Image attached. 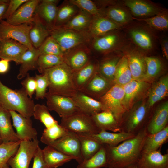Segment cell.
Masks as SVG:
<instances>
[{"label":"cell","instance_id":"cell-3","mask_svg":"<svg viewBox=\"0 0 168 168\" xmlns=\"http://www.w3.org/2000/svg\"><path fill=\"white\" fill-rule=\"evenodd\" d=\"M0 99L3 108L17 112L26 118L33 116L35 104L22 87L13 90L4 85L0 80Z\"/></svg>","mask_w":168,"mask_h":168},{"label":"cell","instance_id":"cell-49","mask_svg":"<svg viewBox=\"0 0 168 168\" xmlns=\"http://www.w3.org/2000/svg\"><path fill=\"white\" fill-rule=\"evenodd\" d=\"M64 62L63 56L52 54L40 55L38 60V71L50 68Z\"/></svg>","mask_w":168,"mask_h":168},{"label":"cell","instance_id":"cell-48","mask_svg":"<svg viewBox=\"0 0 168 168\" xmlns=\"http://www.w3.org/2000/svg\"><path fill=\"white\" fill-rule=\"evenodd\" d=\"M38 49L40 55L52 54L63 56L64 53L58 42L50 35Z\"/></svg>","mask_w":168,"mask_h":168},{"label":"cell","instance_id":"cell-59","mask_svg":"<svg viewBox=\"0 0 168 168\" xmlns=\"http://www.w3.org/2000/svg\"><path fill=\"white\" fill-rule=\"evenodd\" d=\"M3 108V107H2V105L1 101V100H0V109H1V108Z\"/></svg>","mask_w":168,"mask_h":168},{"label":"cell","instance_id":"cell-45","mask_svg":"<svg viewBox=\"0 0 168 168\" xmlns=\"http://www.w3.org/2000/svg\"><path fill=\"white\" fill-rule=\"evenodd\" d=\"M49 111L44 104H39L35 105L33 110V116L35 119L42 123L46 128H49L58 123L51 115Z\"/></svg>","mask_w":168,"mask_h":168},{"label":"cell","instance_id":"cell-19","mask_svg":"<svg viewBox=\"0 0 168 168\" xmlns=\"http://www.w3.org/2000/svg\"><path fill=\"white\" fill-rule=\"evenodd\" d=\"M124 49V55L127 58L133 79L141 81L146 71L145 56L136 49L128 47Z\"/></svg>","mask_w":168,"mask_h":168},{"label":"cell","instance_id":"cell-7","mask_svg":"<svg viewBox=\"0 0 168 168\" xmlns=\"http://www.w3.org/2000/svg\"><path fill=\"white\" fill-rule=\"evenodd\" d=\"M32 24L24 23L20 25L10 24L2 20L0 22V38L2 39H11L22 44L29 49L33 46L29 36Z\"/></svg>","mask_w":168,"mask_h":168},{"label":"cell","instance_id":"cell-10","mask_svg":"<svg viewBox=\"0 0 168 168\" xmlns=\"http://www.w3.org/2000/svg\"><path fill=\"white\" fill-rule=\"evenodd\" d=\"M45 144L67 155L75 157L78 164L83 161L81 155L80 141L76 133L69 132L63 137Z\"/></svg>","mask_w":168,"mask_h":168},{"label":"cell","instance_id":"cell-18","mask_svg":"<svg viewBox=\"0 0 168 168\" xmlns=\"http://www.w3.org/2000/svg\"><path fill=\"white\" fill-rule=\"evenodd\" d=\"M28 49L19 42L11 39L0 41V58L20 64L22 56Z\"/></svg>","mask_w":168,"mask_h":168},{"label":"cell","instance_id":"cell-43","mask_svg":"<svg viewBox=\"0 0 168 168\" xmlns=\"http://www.w3.org/2000/svg\"><path fill=\"white\" fill-rule=\"evenodd\" d=\"M107 158L105 147L103 144L99 150L88 159L78 164L77 168H106Z\"/></svg>","mask_w":168,"mask_h":168},{"label":"cell","instance_id":"cell-56","mask_svg":"<svg viewBox=\"0 0 168 168\" xmlns=\"http://www.w3.org/2000/svg\"><path fill=\"white\" fill-rule=\"evenodd\" d=\"M10 62L4 59L0 60V73H5L8 71L9 69Z\"/></svg>","mask_w":168,"mask_h":168},{"label":"cell","instance_id":"cell-30","mask_svg":"<svg viewBox=\"0 0 168 168\" xmlns=\"http://www.w3.org/2000/svg\"><path fill=\"white\" fill-rule=\"evenodd\" d=\"M9 110L0 109V136L2 142H15L21 141L13 128Z\"/></svg>","mask_w":168,"mask_h":168},{"label":"cell","instance_id":"cell-20","mask_svg":"<svg viewBox=\"0 0 168 168\" xmlns=\"http://www.w3.org/2000/svg\"><path fill=\"white\" fill-rule=\"evenodd\" d=\"M40 2L39 0H27L5 21L13 25L24 23L32 24L34 19L35 11Z\"/></svg>","mask_w":168,"mask_h":168},{"label":"cell","instance_id":"cell-35","mask_svg":"<svg viewBox=\"0 0 168 168\" xmlns=\"http://www.w3.org/2000/svg\"><path fill=\"white\" fill-rule=\"evenodd\" d=\"M168 139V125L156 133L148 134L144 141L142 153H148L157 150Z\"/></svg>","mask_w":168,"mask_h":168},{"label":"cell","instance_id":"cell-14","mask_svg":"<svg viewBox=\"0 0 168 168\" xmlns=\"http://www.w3.org/2000/svg\"><path fill=\"white\" fill-rule=\"evenodd\" d=\"M91 54L89 45L82 44L67 51L63 57L64 62L74 71L86 65L92 58Z\"/></svg>","mask_w":168,"mask_h":168},{"label":"cell","instance_id":"cell-26","mask_svg":"<svg viewBox=\"0 0 168 168\" xmlns=\"http://www.w3.org/2000/svg\"><path fill=\"white\" fill-rule=\"evenodd\" d=\"M71 98L81 111L90 115L104 111L103 106L100 101L80 91H77Z\"/></svg>","mask_w":168,"mask_h":168},{"label":"cell","instance_id":"cell-33","mask_svg":"<svg viewBox=\"0 0 168 168\" xmlns=\"http://www.w3.org/2000/svg\"><path fill=\"white\" fill-rule=\"evenodd\" d=\"M49 35V30L35 14L34 20L29 33V38L33 46L38 49Z\"/></svg>","mask_w":168,"mask_h":168},{"label":"cell","instance_id":"cell-40","mask_svg":"<svg viewBox=\"0 0 168 168\" xmlns=\"http://www.w3.org/2000/svg\"><path fill=\"white\" fill-rule=\"evenodd\" d=\"M144 59L146 71L141 81L151 84L160 73L162 68V64L161 60L155 57L145 56Z\"/></svg>","mask_w":168,"mask_h":168},{"label":"cell","instance_id":"cell-55","mask_svg":"<svg viewBox=\"0 0 168 168\" xmlns=\"http://www.w3.org/2000/svg\"><path fill=\"white\" fill-rule=\"evenodd\" d=\"M9 0H0V22L3 20V17L5 14L8 5Z\"/></svg>","mask_w":168,"mask_h":168},{"label":"cell","instance_id":"cell-27","mask_svg":"<svg viewBox=\"0 0 168 168\" xmlns=\"http://www.w3.org/2000/svg\"><path fill=\"white\" fill-rule=\"evenodd\" d=\"M121 26L105 16H93L87 32L93 38L118 30Z\"/></svg>","mask_w":168,"mask_h":168},{"label":"cell","instance_id":"cell-22","mask_svg":"<svg viewBox=\"0 0 168 168\" xmlns=\"http://www.w3.org/2000/svg\"><path fill=\"white\" fill-rule=\"evenodd\" d=\"M92 139L101 144L115 146L120 143L134 137L136 134L124 131L111 133L101 130L96 134L79 133Z\"/></svg>","mask_w":168,"mask_h":168},{"label":"cell","instance_id":"cell-47","mask_svg":"<svg viewBox=\"0 0 168 168\" xmlns=\"http://www.w3.org/2000/svg\"><path fill=\"white\" fill-rule=\"evenodd\" d=\"M69 132L58 123L44 130L40 138V141L45 144L46 142L56 140L63 137Z\"/></svg>","mask_w":168,"mask_h":168},{"label":"cell","instance_id":"cell-61","mask_svg":"<svg viewBox=\"0 0 168 168\" xmlns=\"http://www.w3.org/2000/svg\"><path fill=\"white\" fill-rule=\"evenodd\" d=\"M1 40V39L0 38V41Z\"/></svg>","mask_w":168,"mask_h":168},{"label":"cell","instance_id":"cell-51","mask_svg":"<svg viewBox=\"0 0 168 168\" xmlns=\"http://www.w3.org/2000/svg\"><path fill=\"white\" fill-rule=\"evenodd\" d=\"M35 77L36 82L35 98L37 100L44 99L45 98L48 86L47 78L43 74L40 75L36 74Z\"/></svg>","mask_w":168,"mask_h":168},{"label":"cell","instance_id":"cell-23","mask_svg":"<svg viewBox=\"0 0 168 168\" xmlns=\"http://www.w3.org/2000/svg\"><path fill=\"white\" fill-rule=\"evenodd\" d=\"M98 62L91 59L81 68L72 71L73 83L77 91H81L98 71Z\"/></svg>","mask_w":168,"mask_h":168},{"label":"cell","instance_id":"cell-53","mask_svg":"<svg viewBox=\"0 0 168 168\" xmlns=\"http://www.w3.org/2000/svg\"><path fill=\"white\" fill-rule=\"evenodd\" d=\"M32 168H49L44 159L43 150L37 147L34 153Z\"/></svg>","mask_w":168,"mask_h":168},{"label":"cell","instance_id":"cell-25","mask_svg":"<svg viewBox=\"0 0 168 168\" xmlns=\"http://www.w3.org/2000/svg\"><path fill=\"white\" fill-rule=\"evenodd\" d=\"M124 4L137 17L154 16L163 10L152 2L141 0H127Z\"/></svg>","mask_w":168,"mask_h":168},{"label":"cell","instance_id":"cell-57","mask_svg":"<svg viewBox=\"0 0 168 168\" xmlns=\"http://www.w3.org/2000/svg\"><path fill=\"white\" fill-rule=\"evenodd\" d=\"M161 47L163 55L167 59H168V41L166 39L163 40L161 43Z\"/></svg>","mask_w":168,"mask_h":168},{"label":"cell","instance_id":"cell-1","mask_svg":"<svg viewBox=\"0 0 168 168\" xmlns=\"http://www.w3.org/2000/svg\"><path fill=\"white\" fill-rule=\"evenodd\" d=\"M148 134L146 127L145 126L134 137L116 146L104 144L107 156L106 168H126L136 165L141 155Z\"/></svg>","mask_w":168,"mask_h":168},{"label":"cell","instance_id":"cell-42","mask_svg":"<svg viewBox=\"0 0 168 168\" xmlns=\"http://www.w3.org/2000/svg\"><path fill=\"white\" fill-rule=\"evenodd\" d=\"M76 134L80 141L81 155L83 161L94 155L103 145L80 134L76 133Z\"/></svg>","mask_w":168,"mask_h":168},{"label":"cell","instance_id":"cell-2","mask_svg":"<svg viewBox=\"0 0 168 168\" xmlns=\"http://www.w3.org/2000/svg\"><path fill=\"white\" fill-rule=\"evenodd\" d=\"M38 71L47 78L49 92L71 97L77 91L73 82L72 70L64 62Z\"/></svg>","mask_w":168,"mask_h":168},{"label":"cell","instance_id":"cell-34","mask_svg":"<svg viewBox=\"0 0 168 168\" xmlns=\"http://www.w3.org/2000/svg\"><path fill=\"white\" fill-rule=\"evenodd\" d=\"M43 150L45 160L49 168H57L76 158L47 145Z\"/></svg>","mask_w":168,"mask_h":168},{"label":"cell","instance_id":"cell-28","mask_svg":"<svg viewBox=\"0 0 168 168\" xmlns=\"http://www.w3.org/2000/svg\"><path fill=\"white\" fill-rule=\"evenodd\" d=\"M168 121V102L161 104L155 110L152 116L147 125L148 134L156 133L167 126Z\"/></svg>","mask_w":168,"mask_h":168},{"label":"cell","instance_id":"cell-31","mask_svg":"<svg viewBox=\"0 0 168 168\" xmlns=\"http://www.w3.org/2000/svg\"><path fill=\"white\" fill-rule=\"evenodd\" d=\"M168 95V76L161 77L151 86L148 91L147 105L150 108Z\"/></svg>","mask_w":168,"mask_h":168},{"label":"cell","instance_id":"cell-60","mask_svg":"<svg viewBox=\"0 0 168 168\" xmlns=\"http://www.w3.org/2000/svg\"><path fill=\"white\" fill-rule=\"evenodd\" d=\"M2 142V140L1 139L0 136V144H1Z\"/></svg>","mask_w":168,"mask_h":168},{"label":"cell","instance_id":"cell-6","mask_svg":"<svg viewBox=\"0 0 168 168\" xmlns=\"http://www.w3.org/2000/svg\"><path fill=\"white\" fill-rule=\"evenodd\" d=\"M60 124L68 131L76 133L96 134L100 131L91 116L81 110L61 118Z\"/></svg>","mask_w":168,"mask_h":168},{"label":"cell","instance_id":"cell-16","mask_svg":"<svg viewBox=\"0 0 168 168\" xmlns=\"http://www.w3.org/2000/svg\"><path fill=\"white\" fill-rule=\"evenodd\" d=\"M13 124L16 130L19 139L22 140H32L37 138V132L32 127L30 118H26L16 111L9 110Z\"/></svg>","mask_w":168,"mask_h":168},{"label":"cell","instance_id":"cell-46","mask_svg":"<svg viewBox=\"0 0 168 168\" xmlns=\"http://www.w3.org/2000/svg\"><path fill=\"white\" fill-rule=\"evenodd\" d=\"M138 19L144 21L150 27L155 30H164L168 28V13L164 10L153 16Z\"/></svg>","mask_w":168,"mask_h":168},{"label":"cell","instance_id":"cell-44","mask_svg":"<svg viewBox=\"0 0 168 168\" xmlns=\"http://www.w3.org/2000/svg\"><path fill=\"white\" fill-rule=\"evenodd\" d=\"M21 141L2 142L0 144V168H10L7 163L9 159L16 153Z\"/></svg>","mask_w":168,"mask_h":168},{"label":"cell","instance_id":"cell-58","mask_svg":"<svg viewBox=\"0 0 168 168\" xmlns=\"http://www.w3.org/2000/svg\"><path fill=\"white\" fill-rule=\"evenodd\" d=\"M126 168H138L136 165H133L129 166Z\"/></svg>","mask_w":168,"mask_h":168},{"label":"cell","instance_id":"cell-11","mask_svg":"<svg viewBox=\"0 0 168 168\" xmlns=\"http://www.w3.org/2000/svg\"><path fill=\"white\" fill-rule=\"evenodd\" d=\"M45 98L49 110L56 112L61 118L67 117L80 110L71 97L48 92Z\"/></svg>","mask_w":168,"mask_h":168},{"label":"cell","instance_id":"cell-12","mask_svg":"<svg viewBox=\"0 0 168 168\" xmlns=\"http://www.w3.org/2000/svg\"><path fill=\"white\" fill-rule=\"evenodd\" d=\"M151 84L147 82L133 79L123 86L124 91L123 103L127 111L130 110L137 103L147 94Z\"/></svg>","mask_w":168,"mask_h":168},{"label":"cell","instance_id":"cell-39","mask_svg":"<svg viewBox=\"0 0 168 168\" xmlns=\"http://www.w3.org/2000/svg\"><path fill=\"white\" fill-rule=\"evenodd\" d=\"M92 17L87 12L79 9L73 17L61 27L67 29L87 32Z\"/></svg>","mask_w":168,"mask_h":168},{"label":"cell","instance_id":"cell-5","mask_svg":"<svg viewBox=\"0 0 168 168\" xmlns=\"http://www.w3.org/2000/svg\"><path fill=\"white\" fill-rule=\"evenodd\" d=\"M124 95L123 86L115 84L99 100L104 110L111 112L121 127L126 112L123 103Z\"/></svg>","mask_w":168,"mask_h":168},{"label":"cell","instance_id":"cell-29","mask_svg":"<svg viewBox=\"0 0 168 168\" xmlns=\"http://www.w3.org/2000/svg\"><path fill=\"white\" fill-rule=\"evenodd\" d=\"M91 116L96 126L100 131L109 130L114 133L122 131L120 125L110 111H103Z\"/></svg>","mask_w":168,"mask_h":168},{"label":"cell","instance_id":"cell-9","mask_svg":"<svg viewBox=\"0 0 168 168\" xmlns=\"http://www.w3.org/2000/svg\"><path fill=\"white\" fill-rule=\"evenodd\" d=\"M39 142L37 138L30 141H21L16 153L8 161L9 166L11 168H29Z\"/></svg>","mask_w":168,"mask_h":168},{"label":"cell","instance_id":"cell-13","mask_svg":"<svg viewBox=\"0 0 168 168\" xmlns=\"http://www.w3.org/2000/svg\"><path fill=\"white\" fill-rule=\"evenodd\" d=\"M100 10L102 16H105L121 26L129 22L133 18L124 8L110 1H94Z\"/></svg>","mask_w":168,"mask_h":168},{"label":"cell","instance_id":"cell-36","mask_svg":"<svg viewBox=\"0 0 168 168\" xmlns=\"http://www.w3.org/2000/svg\"><path fill=\"white\" fill-rule=\"evenodd\" d=\"M79 9L69 0H65L58 6L54 27H61L68 22Z\"/></svg>","mask_w":168,"mask_h":168},{"label":"cell","instance_id":"cell-52","mask_svg":"<svg viewBox=\"0 0 168 168\" xmlns=\"http://www.w3.org/2000/svg\"><path fill=\"white\" fill-rule=\"evenodd\" d=\"M26 78L21 82L22 88L24 89L29 97L32 98L36 87V82L35 77L31 76L27 73Z\"/></svg>","mask_w":168,"mask_h":168},{"label":"cell","instance_id":"cell-62","mask_svg":"<svg viewBox=\"0 0 168 168\" xmlns=\"http://www.w3.org/2000/svg\"></svg>","mask_w":168,"mask_h":168},{"label":"cell","instance_id":"cell-41","mask_svg":"<svg viewBox=\"0 0 168 168\" xmlns=\"http://www.w3.org/2000/svg\"><path fill=\"white\" fill-rule=\"evenodd\" d=\"M133 79L127 58L124 55L121 58L117 65L114 75V83L123 86Z\"/></svg>","mask_w":168,"mask_h":168},{"label":"cell","instance_id":"cell-17","mask_svg":"<svg viewBox=\"0 0 168 168\" xmlns=\"http://www.w3.org/2000/svg\"><path fill=\"white\" fill-rule=\"evenodd\" d=\"M114 84L100 75L98 71L80 91L97 100L100 99Z\"/></svg>","mask_w":168,"mask_h":168},{"label":"cell","instance_id":"cell-38","mask_svg":"<svg viewBox=\"0 0 168 168\" xmlns=\"http://www.w3.org/2000/svg\"><path fill=\"white\" fill-rule=\"evenodd\" d=\"M128 33L132 40L140 49L148 51L152 49V37L146 30L141 28H135L129 30Z\"/></svg>","mask_w":168,"mask_h":168},{"label":"cell","instance_id":"cell-4","mask_svg":"<svg viewBox=\"0 0 168 168\" xmlns=\"http://www.w3.org/2000/svg\"><path fill=\"white\" fill-rule=\"evenodd\" d=\"M49 32L50 35L58 42L64 53L80 44L89 45L92 39L87 31L62 27H54L49 30Z\"/></svg>","mask_w":168,"mask_h":168},{"label":"cell","instance_id":"cell-21","mask_svg":"<svg viewBox=\"0 0 168 168\" xmlns=\"http://www.w3.org/2000/svg\"><path fill=\"white\" fill-rule=\"evenodd\" d=\"M58 0H42L35 9L36 14L43 23L50 30L54 27L58 10Z\"/></svg>","mask_w":168,"mask_h":168},{"label":"cell","instance_id":"cell-24","mask_svg":"<svg viewBox=\"0 0 168 168\" xmlns=\"http://www.w3.org/2000/svg\"><path fill=\"white\" fill-rule=\"evenodd\" d=\"M136 165L138 168H168V153L163 154L161 148L142 153Z\"/></svg>","mask_w":168,"mask_h":168},{"label":"cell","instance_id":"cell-8","mask_svg":"<svg viewBox=\"0 0 168 168\" xmlns=\"http://www.w3.org/2000/svg\"><path fill=\"white\" fill-rule=\"evenodd\" d=\"M150 108L145 102L135 104L128 111V114L123 122L122 131L136 134L144 126L143 124Z\"/></svg>","mask_w":168,"mask_h":168},{"label":"cell","instance_id":"cell-32","mask_svg":"<svg viewBox=\"0 0 168 168\" xmlns=\"http://www.w3.org/2000/svg\"><path fill=\"white\" fill-rule=\"evenodd\" d=\"M40 53L38 49L34 48L28 49L23 55L19 72L17 76L19 80L26 77L28 72L30 70L38 69L37 61Z\"/></svg>","mask_w":168,"mask_h":168},{"label":"cell","instance_id":"cell-15","mask_svg":"<svg viewBox=\"0 0 168 168\" xmlns=\"http://www.w3.org/2000/svg\"><path fill=\"white\" fill-rule=\"evenodd\" d=\"M114 30L93 38L89 45L91 51L106 55L117 49L121 39L119 34Z\"/></svg>","mask_w":168,"mask_h":168},{"label":"cell","instance_id":"cell-37","mask_svg":"<svg viewBox=\"0 0 168 168\" xmlns=\"http://www.w3.org/2000/svg\"><path fill=\"white\" fill-rule=\"evenodd\" d=\"M106 55L100 62H98V72L105 78L114 83L116 67L122 57L109 54Z\"/></svg>","mask_w":168,"mask_h":168},{"label":"cell","instance_id":"cell-54","mask_svg":"<svg viewBox=\"0 0 168 168\" xmlns=\"http://www.w3.org/2000/svg\"><path fill=\"white\" fill-rule=\"evenodd\" d=\"M27 0H10L3 20H6L14 14L19 7Z\"/></svg>","mask_w":168,"mask_h":168},{"label":"cell","instance_id":"cell-50","mask_svg":"<svg viewBox=\"0 0 168 168\" xmlns=\"http://www.w3.org/2000/svg\"><path fill=\"white\" fill-rule=\"evenodd\" d=\"M80 10L85 11L92 16H102L100 10L94 1L91 0H69Z\"/></svg>","mask_w":168,"mask_h":168}]
</instances>
